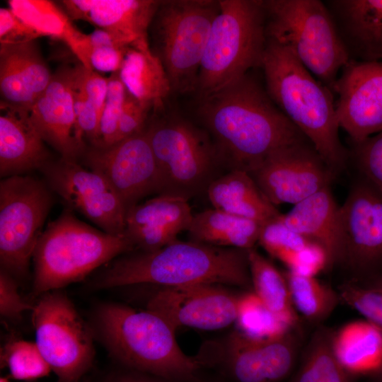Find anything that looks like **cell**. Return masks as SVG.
Here are the masks:
<instances>
[{
  "mask_svg": "<svg viewBox=\"0 0 382 382\" xmlns=\"http://www.w3.org/2000/svg\"><path fill=\"white\" fill-rule=\"evenodd\" d=\"M284 274L296 311L311 324H320L341 302L338 291L316 277L288 270Z\"/></svg>",
  "mask_w": 382,
  "mask_h": 382,
  "instance_id": "cell-33",
  "label": "cell"
},
{
  "mask_svg": "<svg viewBox=\"0 0 382 382\" xmlns=\"http://www.w3.org/2000/svg\"><path fill=\"white\" fill-rule=\"evenodd\" d=\"M261 226L255 221L212 208L194 214L187 231L192 241L248 250L258 243Z\"/></svg>",
  "mask_w": 382,
  "mask_h": 382,
  "instance_id": "cell-28",
  "label": "cell"
},
{
  "mask_svg": "<svg viewBox=\"0 0 382 382\" xmlns=\"http://www.w3.org/2000/svg\"><path fill=\"white\" fill-rule=\"evenodd\" d=\"M108 382H161L155 380L144 374L135 371L134 373H127L117 375Z\"/></svg>",
  "mask_w": 382,
  "mask_h": 382,
  "instance_id": "cell-44",
  "label": "cell"
},
{
  "mask_svg": "<svg viewBox=\"0 0 382 382\" xmlns=\"http://www.w3.org/2000/svg\"><path fill=\"white\" fill-rule=\"evenodd\" d=\"M238 332L256 340H272L298 329L272 312L252 290L240 294L236 322Z\"/></svg>",
  "mask_w": 382,
  "mask_h": 382,
  "instance_id": "cell-34",
  "label": "cell"
},
{
  "mask_svg": "<svg viewBox=\"0 0 382 382\" xmlns=\"http://www.w3.org/2000/svg\"><path fill=\"white\" fill-rule=\"evenodd\" d=\"M199 100V116L231 170L250 173L277 151L308 140L249 73Z\"/></svg>",
  "mask_w": 382,
  "mask_h": 382,
  "instance_id": "cell-1",
  "label": "cell"
},
{
  "mask_svg": "<svg viewBox=\"0 0 382 382\" xmlns=\"http://www.w3.org/2000/svg\"><path fill=\"white\" fill-rule=\"evenodd\" d=\"M0 175L3 178L42 169L50 162L45 141L29 113L1 108Z\"/></svg>",
  "mask_w": 382,
  "mask_h": 382,
  "instance_id": "cell-23",
  "label": "cell"
},
{
  "mask_svg": "<svg viewBox=\"0 0 382 382\" xmlns=\"http://www.w3.org/2000/svg\"><path fill=\"white\" fill-rule=\"evenodd\" d=\"M127 93L120 72L111 74L108 78L107 96L100 118L98 148L108 147L117 141L120 120Z\"/></svg>",
  "mask_w": 382,
  "mask_h": 382,
  "instance_id": "cell-38",
  "label": "cell"
},
{
  "mask_svg": "<svg viewBox=\"0 0 382 382\" xmlns=\"http://www.w3.org/2000/svg\"><path fill=\"white\" fill-rule=\"evenodd\" d=\"M83 156L85 164L108 180L127 209L159 192L158 168L146 127L108 147L91 146Z\"/></svg>",
  "mask_w": 382,
  "mask_h": 382,
  "instance_id": "cell-15",
  "label": "cell"
},
{
  "mask_svg": "<svg viewBox=\"0 0 382 382\" xmlns=\"http://www.w3.org/2000/svg\"><path fill=\"white\" fill-rule=\"evenodd\" d=\"M75 66L63 65L32 107L29 117L43 140L62 158L77 161L86 151L78 134L74 105Z\"/></svg>",
  "mask_w": 382,
  "mask_h": 382,
  "instance_id": "cell-19",
  "label": "cell"
},
{
  "mask_svg": "<svg viewBox=\"0 0 382 382\" xmlns=\"http://www.w3.org/2000/svg\"><path fill=\"white\" fill-rule=\"evenodd\" d=\"M50 187L104 232L125 233L127 209L108 180L77 161L60 158L42 169Z\"/></svg>",
  "mask_w": 382,
  "mask_h": 382,
  "instance_id": "cell-12",
  "label": "cell"
},
{
  "mask_svg": "<svg viewBox=\"0 0 382 382\" xmlns=\"http://www.w3.org/2000/svg\"><path fill=\"white\" fill-rule=\"evenodd\" d=\"M52 74L36 40L0 45L1 108L29 113Z\"/></svg>",
  "mask_w": 382,
  "mask_h": 382,
  "instance_id": "cell-21",
  "label": "cell"
},
{
  "mask_svg": "<svg viewBox=\"0 0 382 382\" xmlns=\"http://www.w3.org/2000/svg\"><path fill=\"white\" fill-rule=\"evenodd\" d=\"M213 208L264 224L280 213L262 193L250 173L240 170L214 179L207 188Z\"/></svg>",
  "mask_w": 382,
  "mask_h": 382,
  "instance_id": "cell-26",
  "label": "cell"
},
{
  "mask_svg": "<svg viewBox=\"0 0 382 382\" xmlns=\"http://www.w3.org/2000/svg\"><path fill=\"white\" fill-rule=\"evenodd\" d=\"M341 263L358 281L382 264V194L359 183L339 209Z\"/></svg>",
  "mask_w": 382,
  "mask_h": 382,
  "instance_id": "cell-14",
  "label": "cell"
},
{
  "mask_svg": "<svg viewBox=\"0 0 382 382\" xmlns=\"http://www.w3.org/2000/svg\"><path fill=\"white\" fill-rule=\"evenodd\" d=\"M340 127L353 144L382 131V61L349 59L332 88Z\"/></svg>",
  "mask_w": 382,
  "mask_h": 382,
  "instance_id": "cell-16",
  "label": "cell"
},
{
  "mask_svg": "<svg viewBox=\"0 0 382 382\" xmlns=\"http://www.w3.org/2000/svg\"><path fill=\"white\" fill-rule=\"evenodd\" d=\"M8 8L42 37L47 36L64 42L79 30L64 11L47 0H9Z\"/></svg>",
  "mask_w": 382,
  "mask_h": 382,
  "instance_id": "cell-35",
  "label": "cell"
},
{
  "mask_svg": "<svg viewBox=\"0 0 382 382\" xmlns=\"http://www.w3.org/2000/svg\"><path fill=\"white\" fill-rule=\"evenodd\" d=\"M151 110L128 91L120 120L117 141L142 132Z\"/></svg>",
  "mask_w": 382,
  "mask_h": 382,
  "instance_id": "cell-40",
  "label": "cell"
},
{
  "mask_svg": "<svg viewBox=\"0 0 382 382\" xmlns=\"http://www.w3.org/2000/svg\"><path fill=\"white\" fill-rule=\"evenodd\" d=\"M32 312L35 343L58 382H78L92 364L94 348L74 304L54 290L42 294Z\"/></svg>",
  "mask_w": 382,
  "mask_h": 382,
  "instance_id": "cell-11",
  "label": "cell"
},
{
  "mask_svg": "<svg viewBox=\"0 0 382 382\" xmlns=\"http://www.w3.org/2000/svg\"><path fill=\"white\" fill-rule=\"evenodd\" d=\"M1 361L16 380L40 378L52 371L36 343L25 340H14L6 344L1 350Z\"/></svg>",
  "mask_w": 382,
  "mask_h": 382,
  "instance_id": "cell-36",
  "label": "cell"
},
{
  "mask_svg": "<svg viewBox=\"0 0 382 382\" xmlns=\"http://www.w3.org/2000/svg\"><path fill=\"white\" fill-rule=\"evenodd\" d=\"M340 301L382 328V286L349 281L337 289Z\"/></svg>",
  "mask_w": 382,
  "mask_h": 382,
  "instance_id": "cell-37",
  "label": "cell"
},
{
  "mask_svg": "<svg viewBox=\"0 0 382 382\" xmlns=\"http://www.w3.org/2000/svg\"><path fill=\"white\" fill-rule=\"evenodd\" d=\"M52 204L48 187L28 175L0 182V262L12 276L26 275Z\"/></svg>",
  "mask_w": 382,
  "mask_h": 382,
  "instance_id": "cell-10",
  "label": "cell"
},
{
  "mask_svg": "<svg viewBox=\"0 0 382 382\" xmlns=\"http://www.w3.org/2000/svg\"><path fill=\"white\" fill-rule=\"evenodd\" d=\"M299 345L298 329L272 340H253L236 330L212 366L221 364L235 382H282L293 370Z\"/></svg>",
  "mask_w": 382,
  "mask_h": 382,
  "instance_id": "cell-18",
  "label": "cell"
},
{
  "mask_svg": "<svg viewBox=\"0 0 382 382\" xmlns=\"http://www.w3.org/2000/svg\"><path fill=\"white\" fill-rule=\"evenodd\" d=\"M354 144L353 156L370 185L382 194V131Z\"/></svg>",
  "mask_w": 382,
  "mask_h": 382,
  "instance_id": "cell-39",
  "label": "cell"
},
{
  "mask_svg": "<svg viewBox=\"0 0 382 382\" xmlns=\"http://www.w3.org/2000/svg\"><path fill=\"white\" fill-rule=\"evenodd\" d=\"M202 59L199 99L240 80L261 66L267 45L263 0H219Z\"/></svg>",
  "mask_w": 382,
  "mask_h": 382,
  "instance_id": "cell-6",
  "label": "cell"
},
{
  "mask_svg": "<svg viewBox=\"0 0 382 382\" xmlns=\"http://www.w3.org/2000/svg\"><path fill=\"white\" fill-rule=\"evenodd\" d=\"M129 48L118 46H101L92 48L88 58L89 69L111 74L120 71L125 53Z\"/></svg>",
  "mask_w": 382,
  "mask_h": 382,
  "instance_id": "cell-43",
  "label": "cell"
},
{
  "mask_svg": "<svg viewBox=\"0 0 382 382\" xmlns=\"http://www.w3.org/2000/svg\"><path fill=\"white\" fill-rule=\"evenodd\" d=\"M248 259L253 291L279 318L299 328V315L293 306L284 272L254 248L248 250Z\"/></svg>",
  "mask_w": 382,
  "mask_h": 382,
  "instance_id": "cell-30",
  "label": "cell"
},
{
  "mask_svg": "<svg viewBox=\"0 0 382 382\" xmlns=\"http://www.w3.org/2000/svg\"><path fill=\"white\" fill-rule=\"evenodd\" d=\"M119 72L129 93L152 110L161 108L172 91L164 68L151 47H129Z\"/></svg>",
  "mask_w": 382,
  "mask_h": 382,
  "instance_id": "cell-29",
  "label": "cell"
},
{
  "mask_svg": "<svg viewBox=\"0 0 382 382\" xmlns=\"http://www.w3.org/2000/svg\"><path fill=\"white\" fill-rule=\"evenodd\" d=\"M349 59L382 61V0H325Z\"/></svg>",
  "mask_w": 382,
  "mask_h": 382,
  "instance_id": "cell-22",
  "label": "cell"
},
{
  "mask_svg": "<svg viewBox=\"0 0 382 382\" xmlns=\"http://www.w3.org/2000/svg\"><path fill=\"white\" fill-rule=\"evenodd\" d=\"M371 283L375 285L382 286V274L376 277L372 282H371Z\"/></svg>",
  "mask_w": 382,
  "mask_h": 382,
  "instance_id": "cell-45",
  "label": "cell"
},
{
  "mask_svg": "<svg viewBox=\"0 0 382 382\" xmlns=\"http://www.w3.org/2000/svg\"><path fill=\"white\" fill-rule=\"evenodd\" d=\"M161 1L64 0L60 4L69 18L84 21L111 33L128 46L150 47L149 31Z\"/></svg>",
  "mask_w": 382,
  "mask_h": 382,
  "instance_id": "cell-20",
  "label": "cell"
},
{
  "mask_svg": "<svg viewBox=\"0 0 382 382\" xmlns=\"http://www.w3.org/2000/svg\"><path fill=\"white\" fill-rule=\"evenodd\" d=\"M333 331L320 326L303 351L300 366L289 382H353L337 359L332 345Z\"/></svg>",
  "mask_w": 382,
  "mask_h": 382,
  "instance_id": "cell-31",
  "label": "cell"
},
{
  "mask_svg": "<svg viewBox=\"0 0 382 382\" xmlns=\"http://www.w3.org/2000/svg\"><path fill=\"white\" fill-rule=\"evenodd\" d=\"M95 322L112 355L134 371L170 382H199L205 355L185 354L176 330L157 313L110 303L98 308Z\"/></svg>",
  "mask_w": 382,
  "mask_h": 382,
  "instance_id": "cell-4",
  "label": "cell"
},
{
  "mask_svg": "<svg viewBox=\"0 0 382 382\" xmlns=\"http://www.w3.org/2000/svg\"><path fill=\"white\" fill-rule=\"evenodd\" d=\"M332 345L339 362L352 377L375 376L382 367V328L366 319L347 323L333 331Z\"/></svg>",
  "mask_w": 382,
  "mask_h": 382,
  "instance_id": "cell-27",
  "label": "cell"
},
{
  "mask_svg": "<svg viewBox=\"0 0 382 382\" xmlns=\"http://www.w3.org/2000/svg\"><path fill=\"white\" fill-rule=\"evenodd\" d=\"M280 214L261 226L257 243L296 273L316 277L329 267L324 249L288 227Z\"/></svg>",
  "mask_w": 382,
  "mask_h": 382,
  "instance_id": "cell-25",
  "label": "cell"
},
{
  "mask_svg": "<svg viewBox=\"0 0 382 382\" xmlns=\"http://www.w3.org/2000/svg\"><path fill=\"white\" fill-rule=\"evenodd\" d=\"M260 67L265 88L274 104L333 171L343 168L347 153L340 139L332 91L289 50L269 39Z\"/></svg>",
  "mask_w": 382,
  "mask_h": 382,
  "instance_id": "cell-3",
  "label": "cell"
},
{
  "mask_svg": "<svg viewBox=\"0 0 382 382\" xmlns=\"http://www.w3.org/2000/svg\"><path fill=\"white\" fill-rule=\"evenodd\" d=\"M42 37L9 8H0V45L18 44Z\"/></svg>",
  "mask_w": 382,
  "mask_h": 382,
  "instance_id": "cell-42",
  "label": "cell"
},
{
  "mask_svg": "<svg viewBox=\"0 0 382 382\" xmlns=\"http://www.w3.org/2000/svg\"><path fill=\"white\" fill-rule=\"evenodd\" d=\"M219 1H161L149 31L172 91L196 92L202 59Z\"/></svg>",
  "mask_w": 382,
  "mask_h": 382,
  "instance_id": "cell-8",
  "label": "cell"
},
{
  "mask_svg": "<svg viewBox=\"0 0 382 382\" xmlns=\"http://www.w3.org/2000/svg\"><path fill=\"white\" fill-rule=\"evenodd\" d=\"M134 248L126 233L98 231L65 210L49 223L37 243L33 254L34 291L45 294L80 281Z\"/></svg>",
  "mask_w": 382,
  "mask_h": 382,
  "instance_id": "cell-5",
  "label": "cell"
},
{
  "mask_svg": "<svg viewBox=\"0 0 382 382\" xmlns=\"http://www.w3.org/2000/svg\"><path fill=\"white\" fill-rule=\"evenodd\" d=\"M339 209L327 186L280 214L288 227L324 249L329 267L340 262Z\"/></svg>",
  "mask_w": 382,
  "mask_h": 382,
  "instance_id": "cell-24",
  "label": "cell"
},
{
  "mask_svg": "<svg viewBox=\"0 0 382 382\" xmlns=\"http://www.w3.org/2000/svg\"><path fill=\"white\" fill-rule=\"evenodd\" d=\"M334 171L308 140L282 148L250 173L274 206L296 204L329 186Z\"/></svg>",
  "mask_w": 382,
  "mask_h": 382,
  "instance_id": "cell-13",
  "label": "cell"
},
{
  "mask_svg": "<svg viewBox=\"0 0 382 382\" xmlns=\"http://www.w3.org/2000/svg\"><path fill=\"white\" fill-rule=\"evenodd\" d=\"M137 284L248 288L252 286L248 250L176 240L155 250H141L115 260L95 281L98 289Z\"/></svg>",
  "mask_w": 382,
  "mask_h": 382,
  "instance_id": "cell-2",
  "label": "cell"
},
{
  "mask_svg": "<svg viewBox=\"0 0 382 382\" xmlns=\"http://www.w3.org/2000/svg\"><path fill=\"white\" fill-rule=\"evenodd\" d=\"M0 382H10L9 380L6 377H1Z\"/></svg>",
  "mask_w": 382,
  "mask_h": 382,
  "instance_id": "cell-47",
  "label": "cell"
},
{
  "mask_svg": "<svg viewBox=\"0 0 382 382\" xmlns=\"http://www.w3.org/2000/svg\"><path fill=\"white\" fill-rule=\"evenodd\" d=\"M238 296L219 284L162 287L149 299L146 309L175 330L182 327L219 330L236 322Z\"/></svg>",
  "mask_w": 382,
  "mask_h": 382,
  "instance_id": "cell-17",
  "label": "cell"
},
{
  "mask_svg": "<svg viewBox=\"0 0 382 382\" xmlns=\"http://www.w3.org/2000/svg\"><path fill=\"white\" fill-rule=\"evenodd\" d=\"M193 215L188 199L159 195L127 209L125 231L146 226L171 229L180 233L187 231Z\"/></svg>",
  "mask_w": 382,
  "mask_h": 382,
  "instance_id": "cell-32",
  "label": "cell"
},
{
  "mask_svg": "<svg viewBox=\"0 0 382 382\" xmlns=\"http://www.w3.org/2000/svg\"><path fill=\"white\" fill-rule=\"evenodd\" d=\"M267 38L289 50L322 83L332 88L349 57L320 0H263Z\"/></svg>",
  "mask_w": 382,
  "mask_h": 382,
  "instance_id": "cell-7",
  "label": "cell"
},
{
  "mask_svg": "<svg viewBox=\"0 0 382 382\" xmlns=\"http://www.w3.org/2000/svg\"><path fill=\"white\" fill-rule=\"evenodd\" d=\"M146 130L158 168L160 195L189 199L207 190L219 160L200 130L179 118L154 121Z\"/></svg>",
  "mask_w": 382,
  "mask_h": 382,
  "instance_id": "cell-9",
  "label": "cell"
},
{
  "mask_svg": "<svg viewBox=\"0 0 382 382\" xmlns=\"http://www.w3.org/2000/svg\"><path fill=\"white\" fill-rule=\"evenodd\" d=\"M33 306L21 296L18 286L12 275L4 270L0 272V313L2 317L18 319L27 310Z\"/></svg>",
  "mask_w": 382,
  "mask_h": 382,
  "instance_id": "cell-41",
  "label": "cell"
},
{
  "mask_svg": "<svg viewBox=\"0 0 382 382\" xmlns=\"http://www.w3.org/2000/svg\"><path fill=\"white\" fill-rule=\"evenodd\" d=\"M378 382H382V367L378 373L374 376Z\"/></svg>",
  "mask_w": 382,
  "mask_h": 382,
  "instance_id": "cell-46",
  "label": "cell"
}]
</instances>
